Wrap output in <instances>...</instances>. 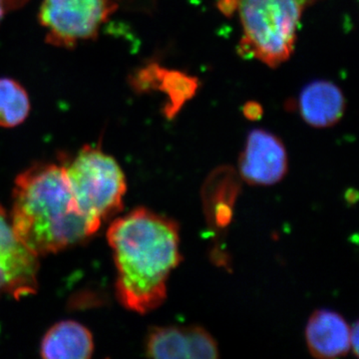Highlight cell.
<instances>
[{
    "instance_id": "5",
    "label": "cell",
    "mask_w": 359,
    "mask_h": 359,
    "mask_svg": "<svg viewBox=\"0 0 359 359\" xmlns=\"http://www.w3.org/2000/svg\"><path fill=\"white\" fill-rule=\"evenodd\" d=\"M116 9L115 0H42L39 21L49 44L72 48L96 39Z\"/></svg>"
},
{
    "instance_id": "11",
    "label": "cell",
    "mask_w": 359,
    "mask_h": 359,
    "mask_svg": "<svg viewBox=\"0 0 359 359\" xmlns=\"http://www.w3.org/2000/svg\"><path fill=\"white\" fill-rule=\"evenodd\" d=\"M148 358L159 359L193 358V325L188 327H155L145 339Z\"/></svg>"
},
{
    "instance_id": "3",
    "label": "cell",
    "mask_w": 359,
    "mask_h": 359,
    "mask_svg": "<svg viewBox=\"0 0 359 359\" xmlns=\"http://www.w3.org/2000/svg\"><path fill=\"white\" fill-rule=\"evenodd\" d=\"M314 0H238L241 53L276 67L292 56L302 13Z\"/></svg>"
},
{
    "instance_id": "13",
    "label": "cell",
    "mask_w": 359,
    "mask_h": 359,
    "mask_svg": "<svg viewBox=\"0 0 359 359\" xmlns=\"http://www.w3.org/2000/svg\"><path fill=\"white\" fill-rule=\"evenodd\" d=\"M358 325L354 323L353 327L351 328V349L358 355Z\"/></svg>"
},
{
    "instance_id": "10",
    "label": "cell",
    "mask_w": 359,
    "mask_h": 359,
    "mask_svg": "<svg viewBox=\"0 0 359 359\" xmlns=\"http://www.w3.org/2000/svg\"><path fill=\"white\" fill-rule=\"evenodd\" d=\"M94 353V340L86 327L62 320L49 328L41 340L40 353L49 359H87Z\"/></svg>"
},
{
    "instance_id": "7",
    "label": "cell",
    "mask_w": 359,
    "mask_h": 359,
    "mask_svg": "<svg viewBox=\"0 0 359 359\" xmlns=\"http://www.w3.org/2000/svg\"><path fill=\"white\" fill-rule=\"evenodd\" d=\"M287 172V150L280 138L266 130H252L240 158L242 178L250 185L269 186Z\"/></svg>"
},
{
    "instance_id": "9",
    "label": "cell",
    "mask_w": 359,
    "mask_h": 359,
    "mask_svg": "<svg viewBox=\"0 0 359 359\" xmlns=\"http://www.w3.org/2000/svg\"><path fill=\"white\" fill-rule=\"evenodd\" d=\"M299 108L302 119L311 126L327 128L341 119L346 100L337 85L325 80H316L302 90Z\"/></svg>"
},
{
    "instance_id": "14",
    "label": "cell",
    "mask_w": 359,
    "mask_h": 359,
    "mask_svg": "<svg viewBox=\"0 0 359 359\" xmlns=\"http://www.w3.org/2000/svg\"><path fill=\"white\" fill-rule=\"evenodd\" d=\"M6 6L4 0H0V22H1L2 18H4V14H6Z\"/></svg>"
},
{
    "instance_id": "1",
    "label": "cell",
    "mask_w": 359,
    "mask_h": 359,
    "mask_svg": "<svg viewBox=\"0 0 359 359\" xmlns=\"http://www.w3.org/2000/svg\"><path fill=\"white\" fill-rule=\"evenodd\" d=\"M107 241L117 269L118 301L134 313L159 308L167 297V283L182 262L179 224L146 208L113 221Z\"/></svg>"
},
{
    "instance_id": "6",
    "label": "cell",
    "mask_w": 359,
    "mask_h": 359,
    "mask_svg": "<svg viewBox=\"0 0 359 359\" xmlns=\"http://www.w3.org/2000/svg\"><path fill=\"white\" fill-rule=\"evenodd\" d=\"M39 268V257L14 233L8 212L0 204V299L36 294Z\"/></svg>"
},
{
    "instance_id": "2",
    "label": "cell",
    "mask_w": 359,
    "mask_h": 359,
    "mask_svg": "<svg viewBox=\"0 0 359 359\" xmlns=\"http://www.w3.org/2000/svg\"><path fill=\"white\" fill-rule=\"evenodd\" d=\"M8 216L14 233L39 257L94 235L78 211L63 165L39 163L18 175Z\"/></svg>"
},
{
    "instance_id": "4",
    "label": "cell",
    "mask_w": 359,
    "mask_h": 359,
    "mask_svg": "<svg viewBox=\"0 0 359 359\" xmlns=\"http://www.w3.org/2000/svg\"><path fill=\"white\" fill-rule=\"evenodd\" d=\"M63 166L78 211L95 233L103 222L123 210L124 172L112 156L90 145Z\"/></svg>"
},
{
    "instance_id": "12",
    "label": "cell",
    "mask_w": 359,
    "mask_h": 359,
    "mask_svg": "<svg viewBox=\"0 0 359 359\" xmlns=\"http://www.w3.org/2000/svg\"><path fill=\"white\" fill-rule=\"evenodd\" d=\"M29 112L30 100L25 89L15 80L0 78V127L18 126Z\"/></svg>"
},
{
    "instance_id": "8",
    "label": "cell",
    "mask_w": 359,
    "mask_h": 359,
    "mask_svg": "<svg viewBox=\"0 0 359 359\" xmlns=\"http://www.w3.org/2000/svg\"><path fill=\"white\" fill-rule=\"evenodd\" d=\"M306 339L314 358H339L351 351V327L339 313L328 309L311 314Z\"/></svg>"
}]
</instances>
